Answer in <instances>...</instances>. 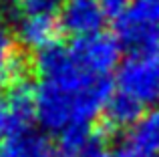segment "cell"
I'll return each mask as SVG.
<instances>
[{"label":"cell","mask_w":159,"mask_h":157,"mask_svg":"<svg viewBox=\"0 0 159 157\" xmlns=\"http://www.w3.org/2000/svg\"><path fill=\"white\" fill-rule=\"evenodd\" d=\"M131 147L145 153H159V105L145 111L141 119L129 131Z\"/></svg>","instance_id":"cell-11"},{"label":"cell","mask_w":159,"mask_h":157,"mask_svg":"<svg viewBox=\"0 0 159 157\" xmlns=\"http://www.w3.org/2000/svg\"><path fill=\"white\" fill-rule=\"evenodd\" d=\"M61 24L58 18L48 14H20L14 24V36L20 47L40 52L57 44Z\"/></svg>","instance_id":"cell-6"},{"label":"cell","mask_w":159,"mask_h":157,"mask_svg":"<svg viewBox=\"0 0 159 157\" xmlns=\"http://www.w3.org/2000/svg\"><path fill=\"white\" fill-rule=\"evenodd\" d=\"M65 0H18L20 14H48L54 16L61 12Z\"/></svg>","instance_id":"cell-13"},{"label":"cell","mask_w":159,"mask_h":157,"mask_svg":"<svg viewBox=\"0 0 159 157\" xmlns=\"http://www.w3.org/2000/svg\"><path fill=\"white\" fill-rule=\"evenodd\" d=\"M8 103L12 109V119H14V131L30 129V125L36 119V91L30 87L24 78L10 85L8 91Z\"/></svg>","instance_id":"cell-9"},{"label":"cell","mask_w":159,"mask_h":157,"mask_svg":"<svg viewBox=\"0 0 159 157\" xmlns=\"http://www.w3.org/2000/svg\"><path fill=\"white\" fill-rule=\"evenodd\" d=\"M73 157H111V155H107L105 151L101 149V145H95V147H91L89 151H85V153H81V155H73Z\"/></svg>","instance_id":"cell-17"},{"label":"cell","mask_w":159,"mask_h":157,"mask_svg":"<svg viewBox=\"0 0 159 157\" xmlns=\"http://www.w3.org/2000/svg\"><path fill=\"white\" fill-rule=\"evenodd\" d=\"M10 0H0V6H4V4H8Z\"/></svg>","instance_id":"cell-18"},{"label":"cell","mask_w":159,"mask_h":157,"mask_svg":"<svg viewBox=\"0 0 159 157\" xmlns=\"http://www.w3.org/2000/svg\"><path fill=\"white\" fill-rule=\"evenodd\" d=\"M111 157H157V155H153V153H145V151H139V149H135V147H123V149H119V151H115Z\"/></svg>","instance_id":"cell-16"},{"label":"cell","mask_w":159,"mask_h":157,"mask_svg":"<svg viewBox=\"0 0 159 157\" xmlns=\"http://www.w3.org/2000/svg\"><path fill=\"white\" fill-rule=\"evenodd\" d=\"M70 51L83 65V69L95 77H109V73L117 71L121 65V47L119 38L115 34L101 30L95 34L75 38L70 43Z\"/></svg>","instance_id":"cell-4"},{"label":"cell","mask_w":159,"mask_h":157,"mask_svg":"<svg viewBox=\"0 0 159 157\" xmlns=\"http://www.w3.org/2000/svg\"><path fill=\"white\" fill-rule=\"evenodd\" d=\"M117 91L141 105L159 101V56L155 52H131L115 71Z\"/></svg>","instance_id":"cell-3"},{"label":"cell","mask_w":159,"mask_h":157,"mask_svg":"<svg viewBox=\"0 0 159 157\" xmlns=\"http://www.w3.org/2000/svg\"><path fill=\"white\" fill-rule=\"evenodd\" d=\"M133 2H135V0H97V4L103 10V14H105L107 18H113V20L121 18V16L131 8Z\"/></svg>","instance_id":"cell-14"},{"label":"cell","mask_w":159,"mask_h":157,"mask_svg":"<svg viewBox=\"0 0 159 157\" xmlns=\"http://www.w3.org/2000/svg\"><path fill=\"white\" fill-rule=\"evenodd\" d=\"M115 36L131 52H155L159 48V0H135L115 20Z\"/></svg>","instance_id":"cell-2"},{"label":"cell","mask_w":159,"mask_h":157,"mask_svg":"<svg viewBox=\"0 0 159 157\" xmlns=\"http://www.w3.org/2000/svg\"><path fill=\"white\" fill-rule=\"evenodd\" d=\"M10 133H14V119H12V109L8 97L0 95V141L6 139Z\"/></svg>","instance_id":"cell-15"},{"label":"cell","mask_w":159,"mask_h":157,"mask_svg":"<svg viewBox=\"0 0 159 157\" xmlns=\"http://www.w3.org/2000/svg\"><path fill=\"white\" fill-rule=\"evenodd\" d=\"M0 157H54V145L34 129L14 131L0 141Z\"/></svg>","instance_id":"cell-7"},{"label":"cell","mask_w":159,"mask_h":157,"mask_svg":"<svg viewBox=\"0 0 159 157\" xmlns=\"http://www.w3.org/2000/svg\"><path fill=\"white\" fill-rule=\"evenodd\" d=\"M141 115H143V105L121 91H115L111 95L103 111L105 127L109 131H131L133 125L141 119Z\"/></svg>","instance_id":"cell-8"},{"label":"cell","mask_w":159,"mask_h":157,"mask_svg":"<svg viewBox=\"0 0 159 157\" xmlns=\"http://www.w3.org/2000/svg\"><path fill=\"white\" fill-rule=\"evenodd\" d=\"M22 59L18 55V40L14 30L0 20V87L14 85L22 77Z\"/></svg>","instance_id":"cell-10"},{"label":"cell","mask_w":159,"mask_h":157,"mask_svg":"<svg viewBox=\"0 0 159 157\" xmlns=\"http://www.w3.org/2000/svg\"><path fill=\"white\" fill-rule=\"evenodd\" d=\"M107 16L103 14L97 0H65L58 12L61 30L70 34L73 38L95 34L103 30Z\"/></svg>","instance_id":"cell-5"},{"label":"cell","mask_w":159,"mask_h":157,"mask_svg":"<svg viewBox=\"0 0 159 157\" xmlns=\"http://www.w3.org/2000/svg\"><path fill=\"white\" fill-rule=\"evenodd\" d=\"M99 145L93 125H70L58 133V147L65 157L81 155L91 147Z\"/></svg>","instance_id":"cell-12"},{"label":"cell","mask_w":159,"mask_h":157,"mask_svg":"<svg viewBox=\"0 0 159 157\" xmlns=\"http://www.w3.org/2000/svg\"><path fill=\"white\" fill-rule=\"evenodd\" d=\"M36 91V121L48 131L61 133L70 125H93L103 115L107 101L113 95V85L97 78L83 89H65L52 83L40 81Z\"/></svg>","instance_id":"cell-1"}]
</instances>
